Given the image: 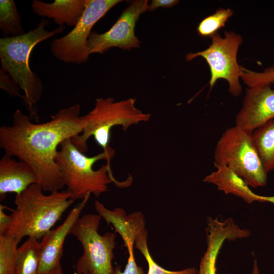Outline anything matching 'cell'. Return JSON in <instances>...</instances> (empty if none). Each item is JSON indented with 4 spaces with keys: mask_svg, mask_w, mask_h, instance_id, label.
<instances>
[{
    "mask_svg": "<svg viewBox=\"0 0 274 274\" xmlns=\"http://www.w3.org/2000/svg\"><path fill=\"white\" fill-rule=\"evenodd\" d=\"M191 274H198V271H197V272H194V273H191Z\"/></svg>",
    "mask_w": 274,
    "mask_h": 274,
    "instance_id": "obj_31",
    "label": "cell"
},
{
    "mask_svg": "<svg viewBox=\"0 0 274 274\" xmlns=\"http://www.w3.org/2000/svg\"><path fill=\"white\" fill-rule=\"evenodd\" d=\"M212 42L206 49L186 54V60L190 61L197 57H202L208 63L210 71L209 85L212 89L216 82L224 79L228 83V91L238 97L242 93L241 79V67L237 56L242 37L233 31H227L222 37L218 32L211 37Z\"/></svg>",
    "mask_w": 274,
    "mask_h": 274,
    "instance_id": "obj_8",
    "label": "cell"
},
{
    "mask_svg": "<svg viewBox=\"0 0 274 274\" xmlns=\"http://www.w3.org/2000/svg\"><path fill=\"white\" fill-rule=\"evenodd\" d=\"M37 174L25 162L16 161L5 153L0 160V197L4 199L8 193L19 195L30 186L38 184Z\"/></svg>",
    "mask_w": 274,
    "mask_h": 274,
    "instance_id": "obj_14",
    "label": "cell"
},
{
    "mask_svg": "<svg viewBox=\"0 0 274 274\" xmlns=\"http://www.w3.org/2000/svg\"><path fill=\"white\" fill-rule=\"evenodd\" d=\"M48 20L42 19L35 29L22 35L0 39L1 68L8 73L24 91L22 99L29 116L36 123L39 122L37 104L41 98L43 85L40 78L32 72L29 60L36 45L62 32L65 26L49 31Z\"/></svg>",
    "mask_w": 274,
    "mask_h": 274,
    "instance_id": "obj_2",
    "label": "cell"
},
{
    "mask_svg": "<svg viewBox=\"0 0 274 274\" xmlns=\"http://www.w3.org/2000/svg\"><path fill=\"white\" fill-rule=\"evenodd\" d=\"M7 208L6 206L0 205V236L6 235L12 223L11 215H7L4 212V209Z\"/></svg>",
    "mask_w": 274,
    "mask_h": 274,
    "instance_id": "obj_26",
    "label": "cell"
},
{
    "mask_svg": "<svg viewBox=\"0 0 274 274\" xmlns=\"http://www.w3.org/2000/svg\"><path fill=\"white\" fill-rule=\"evenodd\" d=\"M40 244L34 237H28L19 247L14 274H39Z\"/></svg>",
    "mask_w": 274,
    "mask_h": 274,
    "instance_id": "obj_18",
    "label": "cell"
},
{
    "mask_svg": "<svg viewBox=\"0 0 274 274\" xmlns=\"http://www.w3.org/2000/svg\"><path fill=\"white\" fill-rule=\"evenodd\" d=\"M101 217L87 214L79 217L70 234L80 243L83 254L76 265V274H116L113 266L116 245L115 233H98Z\"/></svg>",
    "mask_w": 274,
    "mask_h": 274,
    "instance_id": "obj_7",
    "label": "cell"
},
{
    "mask_svg": "<svg viewBox=\"0 0 274 274\" xmlns=\"http://www.w3.org/2000/svg\"><path fill=\"white\" fill-rule=\"evenodd\" d=\"M94 207L98 214L121 236L127 251L133 250L136 238L147 230L144 215L135 212L127 215L120 208L111 210L98 200L95 201Z\"/></svg>",
    "mask_w": 274,
    "mask_h": 274,
    "instance_id": "obj_13",
    "label": "cell"
},
{
    "mask_svg": "<svg viewBox=\"0 0 274 274\" xmlns=\"http://www.w3.org/2000/svg\"><path fill=\"white\" fill-rule=\"evenodd\" d=\"M207 247L201 259L198 274H216V261L222 243L218 239H212L207 242Z\"/></svg>",
    "mask_w": 274,
    "mask_h": 274,
    "instance_id": "obj_24",
    "label": "cell"
},
{
    "mask_svg": "<svg viewBox=\"0 0 274 274\" xmlns=\"http://www.w3.org/2000/svg\"><path fill=\"white\" fill-rule=\"evenodd\" d=\"M87 0H55L47 3L33 0L31 7L39 16L51 18L59 26H74L78 23L86 8Z\"/></svg>",
    "mask_w": 274,
    "mask_h": 274,
    "instance_id": "obj_15",
    "label": "cell"
},
{
    "mask_svg": "<svg viewBox=\"0 0 274 274\" xmlns=\"http://www.w3.org/2000/svg\"><path fill=\"white\" fill-rule=\"evenodd\" d=\"M216 170L207 175L203 181L216 185L226 194H233L251 203L259 201V195L253 192L245 181L229 167L216 166Z\"/></svg>",
    "mask_w": 274,
    "mask_h": 274,
    "instance_id": "obj_16",
    "label": "cell"
},
{
    "mask_svg": "<svg viewBox=\"0 0 274 274\" xmlns=\"http://www.w3.org/2000/svg\"><path fill=\"white\" fill-rule=\"evenodd\" d=\"M177 0H153L148 5V11H152L159 7L170 8L179 3Z\"/></svg>",
    "mask_w": 274,
    "mask_h": 274,
    "instance_id": "obj_27",
    "label": "cell"
},
{
    "mask_svg": "<svg viewBox=\"0 0 274 274\" xmlns=\"http://www.w3.org/2000/svg\"><path fill=\"white\" fill-rule=\"evenodd\" d=\"M274 274V273H273Z\"/></svg>",
    "mask_w": 274,
    "mask_h": 274,
    "instance_id": "obj_32",
    "label": "cell"
},
{
    "mask_svg": "<svg viewBox=\"0 0 274 274\" xmlns=\"http://www.w3.org/2000/svg\"><path fill=\"white\" fill-rule=\"evenodd\" d=\"M0 29L3 38L22 35L21 16L13 0L0 1Z\"/></svg>",
    "mask_w": 274,
    "mask_h": 274,
    "instance_id": "obj_19",
    "label": "cell"
},
{
    "mask_svg": "<svg viewBox=\"0 0 274 274\" xmlns=\"http://www.w3.org/2000/svg\"><path fill=\"white\" fill-rule=\"evenodd\" d=\"M233 14V12L231 9L219 8L199 22L197 27L198 34L203 37L211 38L225 26Z\"/></svg>",
    "mask_w": 274,
    "mask_h": 274,
    "instance_id": "obj_21",
    "label": "cell"
},
{
    "mask_svg": "<svg viewBox=\"0 0 274 274\" xmlns=\"http://www.w3.org/2000/svg\"><path fill=\"white\" fill-rule=\"evenodd\" d=\"M241 79L247 87L270 86L274 84V64L262 72H255L242 66Z\"/></svg>",
    "mask_w": 274,
    "mask_h": 274,
    "instance_id": "obj_23",
    "label": "cell"
},
{
    "mask_svg": "<svg viewBox=\"0 0 274 274\" xmlns=\"http://www.w3.org/2000/svg\"><path fill=\"white\" fill-rule=\"evenodd\" d=\"M120 0H87L85 11L76 25L65 36L54 39L50 48L59 60L81 64L89 58L87 43L94 25Z\"/></svg>",
    "mask_w": 274,
    "mask_h": 274,
    "instance_id": "obj_9",
    "label": "cell"
},
{
    "mask_svg": "<svg viewBox=\"0 0 274 274\" xmlns=\"http://www.w3.org/2000/svg\"><path fill=\"white\" fill-rule=\"evenodd\" d=\"M77 104L60 110L45 123H36L17 109L12 123L0 127V146L5 153L28 164L44 191H60L64 186L55 161L58 147L83 131L85 123Z\"/></svg>",
    "mask_w": 274,
    "mask_h": 274,
    "instance_id": "obj_1",
    "label": "cell"
},
{
    "mask_svg": "<svg viewBox=\"0 0 274 274\" xmlns=\"http://www.w3.org/2000/svg\"><path fill=\"white\" fill-rule=\"evenodd\" d=\"M135 101L132 98L118 101L113 97L96 98L93 109L82 116L85 126L80 134L71 139L73 144L85 153L88 150V141L92 136L103 151L115 154V151L109 146L112 128L121 126L123 130H126L132 125L150 119V114L135 107Z\"/></svg>",
    "mask_w": 274,
    "mask_h": 274,
    "instance_id": "obj_5",
    "label": "cell"
},
{
    "mask_svg": "<svg viewBox=\"0 0 274 274\" xmlns=\"http://www.w3.org/2000/svg\"><path fill=\"white\" fill-rule=\"evenodd\" d=\"M38 184L15 195V209L12 212L11 226L6 235L20 241L24 237L41 240L60 220L75 200L66 190L45 194Z\"/></svg>",
    "mask_w": 274,
    "mask_h": 274,
    "instance_id": "obj_3",
    "label": "cell"
},
{
    "mask_svg": "<svg viewBox=\"0 0 274 274\" xmlns=\"http://www.w3.org/2000/svg\"><path fill=\"white\" fill-rule=\"evenodd\" d=\"M251 274H260L259 270L258 267L257 262L256 260H254L253 263V269L251 272Z\"/></svg>",
    "mask_w": 274,
    "mask_h": 274,
    "instance_id": "obj_30",
    "label": "cell"
},
{
    "mask_svg": "<svg viewBox=\"0 0 274 274\" xmlns=\"http://www.w3.org/2000/svg\"><path fill=\"white\" fill-rule=\"evenodd\" d=\"M91 194L73 208L62 224L47 232L40 244V261L39 274H50L59 264L66 237L87 203Z\"/></svg>",
    "mask_w": 274,
    "mask_h": 274,
    "instance_id": "obj_12",
    "label": "cell"
},
{
    "mask_svg": "<svg viewBox=\"0 0 274 274\" xmlns=\"http://www.w3.org/2000/svg\"><path fill=\"white\" fill-rule=\"evenodd\" d=\"M50 274H63L61 264H59L56 267H55L50 273Z\"/></svg>",
    "mask_w": 274,
    "mask_h": 274,
    "instance_id": "obj_29",
    "label": "cell"
},
{
    "mask_svg": "<svg viewBox=\"0 0 274 274\" xmlns=\"http://www.w3.org/2000/svg\"><path fill=\"white\" fill-rule=\"evenodd\" d=\"M215 166H226L242 178L249 187L266 185V172L250 134L234 125L226 129L214 151Z\"/></svg>",
    "mask_w": 274,
    "mask_h": 274,
    "instance_id": "obj_6",
    "label": "cell"
},
{
    "mask_svg": "<svg viewBox=\"0 0 274 274\" xmlns=\"http://www.w3.org/2000/svg\"><path fill=\"white\" fill-rule=\"evenodd\" d=\"M147 231L139 236L135 241V246L144 255L147 262V274H191L197 272L195 268H188L181 270L172 271L159 265L152 257L147 245Z\"/></svg>",
    "mask_w": 274,
    "mask_h": 274,
    "instance_id": "obj_22",
    "label": "cell"
},
{
    "mask_svg": "<svg viewBox=\"0 0 274 274\" xmlns=\"http://www.w3.org/2000/svg\"><path fill=\"white\" fill-rule=\"evenodd\" d=\"M274 119V90L270 86L247 87L235 125L252 134L256 128Z\"/></svg>",
    "mask_w": 274,
    "mask_h": 274,
    "instance_id": "obj_11",
    "label": "cell"
},
{
    "mask_svg": "<svg viewBox=\"0 0 274 274\" xmlns=\"http://www.w3.org/2000/svg\"><path fill=\"white\" fill-rule=\"evenodd\" d=\"M251 136L266 172L273 170L274 119L254 130Z\"/></svg>",
    "mask_w": 274,
    "mask_h": 274,
    "instance_id": "obj_17",
    "label": "cell"
},
{
    "mask_svg": "<svg viewBox=\"0 0 274 274\" xmlns=\"http://www.w3.org/2000/svg\"><path fill=\"white\" fill-rule=\"evenodd\" d=\"M148 2L133 1L107 31L102 33L92 31L87 43L89 55L94 53L102 54L113 47L128 50L139 48L140 41L135 35L134 27L140 15L147 11Z\"/></svg>",
    "mask_w": 274,
    "mask_h": 274,
    "instance_id": "obj_10",
    "label": "cell"
},
{
    "mask_svg": "<svg viewBox=\"0 0 274 274\" xmlns=\"http://www.w3.org/2000/svg\"><path fill=\"white\" fill-rule=\"evenodd\" d=\"M20 242L7 235L0 236V274H14Z\"/></svg>",
    "mask_w": 274,
    "mask_h": 274,
    "instance_id": "obj_20",
    "label": "cell"
},
{
    "mask_svg": "<svg viewBox=\"0 0 274 274\" xmlns=\"http://www.w3.org/2000/svg\"><path fill=\"white\" fill-rule=\"evenodd\" d=\"M0 88L11 97L22 99L20 87L10 75L2 68L0 70Z\"/></svg>",
    "mask_w": 274,
    "mask_h": 274,
    "instance_id": "obj_25",
    "label": "cell"
},
{
    "mask_svg": "<svg viewBox=\"0 0 274 274\" xmlns=\"http://www.w3.org/2000/svg\"><path fill=\"white\" fill-rule=\"evenodd\" d=\"M259 201L267 202L274 204V196H263L259 195Z\"/></svg>",
    "mask_w": 274,
    "mask_h": 274,
    "instance_id": "obj_28",
    "label": "cell"
},
{
    "mask_svg": "<svg viewBox=\"0 0 274 274\" xmlns=\"http://www.w3.org/2000/svg\"><path fill=\"white\" fill-rule=\"evenodd\" d=\"M55 161L66 191L75 200L88 194L97 197L108 191L109 184L118 181L113 175L110 160L115 154L104 151L93 156H86L73 144L71 139L60 145Z\"/></svg>",
    "mask_w": 274,
    "mask_h": 274,
    "instance_id": "obj_4",
    "label": "cell"
}]
</instances>
